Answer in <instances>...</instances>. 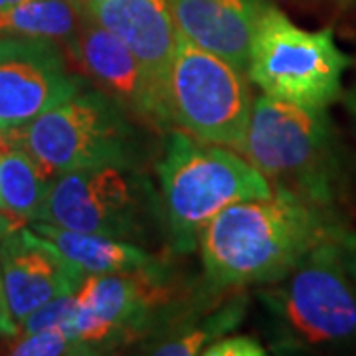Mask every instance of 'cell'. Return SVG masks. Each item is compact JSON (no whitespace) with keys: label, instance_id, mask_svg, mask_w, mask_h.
<instances>
[{"label":"cell","instance_id":"cb8c5ba5","mask_svg":"<svg viewBox=\"0 0 356 356\" xmlns=\"http://www.w3.org/2000/svg\"><path fill=\"white\" fill-rule=\"evenodd\" d=\"M346 269H348L350 277L356 283V242L346 250Z\"/></svg>","mask_w":356,"mask_h":356},{"label":"cell","instance_id":"83f0119b","mask_svg":"<svg viewBox=\"0 0 356 356\" xmlns=\"http://www.w3.org/2000/svg\"><path fill=\"white\" fill-rule=\"evenodd\" d=\"M83 2H86V4H88V2H89V0H83Z\"/></svg>","mask_w":356,"mask_h":356},{"label":"cell","instance_id":"d4e9b609","mask_svg":"<svg viewBox=\"0 0 356 356\" xmlns=\"http://www.w3.org/2000/svg\"><path fill=\"white\" fill-rule=\"evenodd\" d=\"M13 147H10V143H8V139H6V133L0 129V154L6 153V151H10Z\"/></svg>","mask_w":356,"mask_h":356},{"label":"cell","instance_id":"52a82bcc","mask_svg":"<svg viewBox=\"0 0 356 356\" xmlns=\"http://www.w3.org/2000/svg\"><path fill=\"white\" fill-rule=\"evenodd\" d=\"M40 222L145 243L156 226L153 186L133 166H95L54 177Z\"/></svg>","mask_w":356,"mask_h":356},{"label":"cell","instance_id":"9a60e30c","mask_svg":"<svg viewBox=\"0 0 356 356\" xmlns=\"http://www.w3.org/2000/svg\"><path fill=\"white\" fill-rule=\"evenodd\" d=\"M38 236L54 243L86 275L145 273L156 271V259L139 243L117 240L102 234L60 228L48 222H30Z\"/></svg>","mask_w":356,"mask_h":356},{"label":"cell","instance_id":"ffe728a7","mask_svg":"<svg viewBox=\"0 0 356 356\" xmlns=\"http://www.w3.org/2000/svg\"><path fill=\"white\" fill-rule=\"evenodd\" d=\"M72 301H74V293L72 295H64L58 299H51L48 303L38 307L36 311H32L28 317L20 323V331L22 332H38L46 331V329H54V327H62L64 329L65 318L70 315L72 309Z\"/></svg>","mask_w":356,"mask_h":356},{"label":"cell","instance_id":"7c38bea8","mask_svg":"<svg viewBox=\"0 0 356 356\" xmlns=\"http://www.w3.org/2000/svg\"><path fill=\"white\" fill-rule=\"evenodd\" d=\"M156 271L86 275L74 293L64 331L91 348L135 331L156 299Z\"/></svg>","mask_w":356,"mask_h":356},{"label":"cell","instance_id":"9c48e42d","mask_svg":"<svg viewBox=\"0 0 356 356\" xmlns=\"http://www.w3.org/2000/svg\"><path fill=\"white\" fill-rule=\"evenodd\" d=\"M86 81L70 72L60 42L30 36L0 38V129L20 127L70 99Z\"/></svg>","mask_w":356,"mask_h":356},{"label":"cell","instance_id":"484cf974","mask_svg":"<svg viewBox=\"0 0 356 356\" xmlns=\"http://www.w3.org/2000/svg\"><path fill=\"white\" fill-rule=\"evenodd\" d=\"M20 2H26V0H0V10L10 8V6H14V4H20Z\"/></svg>","mask_w":356,"mask_h":356},{"label":"cell","instance_id":"ba28073f","mask_svg":"<svg viewBox=\"0 0 356 356\" xmlns=\"http://www.w3.org/2000/svg\"><path fill=\"white\" fill-rule=\"evenodd\" d=\"M172 127L238 151L254 97L245 72L178 36L168 81Z\"/></svg>","mask_w":356,"mask_h":356},{"label":"cell","instance_id":"f546056e","mask_svg":"<svg viewBox=\"0 0 356 356\" xmlns=\"http://www.w3.org/2000/svg\"><path fill=\"white\" fill-rule=\"evenodd\" d=\"M355 2H356V0H355Z\"/></svg>","mask_w":356,"mask_h":356},{"label":"cell","instance_id":"603a6c76","mask_svg":"<svg viewBox=\"0 0 356 356\" xmlns=\"http://www.w3.org/2000/svg\"><path fill=\"white\" fill-rule=\"evenodd\" d=\"M22 226V222L20 220H16L10 214H6L4 210H0V240L6 236V234H10L13 229L20 228Z\"/></svg>","mask_w":356,"mask_h":356},{"label":"cell","instance_id":"5bb4252c","mask_svg":"<svg viewBox=\"0 0 356 356\" xmlns=\"http://www.w3.org/2000/svg\"><path fill=\"white\" fill-rule=\"evenodd\" d=\"M178 36L245 72L267 0H168Z\"/></svg>","mask_w":356,"mask_h":356},{"label":"cell","instance_id":"ac0fdd59","mask_svg":"<svg viewBox=\"0 0 356 356\" xmlns=\"http://www.w3.org/2000/svg\"><path fill=\"white\" fill-rule=\"evenodd\" d=\"M243 315V305L242 303H236V305H229L226 309H222L220 313H216L210 321L202 323L200 327L191 329L188 332L175 337L170 341L156 344L153 350V355L159 356H194L202 355V350L206 348V344L212 343L214 339H218L222 332L234 329L240 318Z\"/></svg>","mask_w":356,"mask_h":356},{"label":"cell","instance_id":"7402d4cb","mask_svg":"<svg viewBox=\"0 0 356 356\" xmlns=\"http://www.w3.org/2000/svg\"><path fill=\"white\" fill-rule=\"evenodd\" d=\"M18 334H20V327L10 313L4 283H2V273H0V337H18Z\"/></svg>","mask_w":356,"mask_h":356},{"label":"cell","instance_id":"3957f363","mask_svg":"<svg viewBox=\"0 0 356 356\" xmlns=\"http://www.w3.org/2000/svg\"><path fill=\"white\" fill-rule=\"evenodd\" d=\"M238 153L273 186L331 208L339 156L327 109L261 95L254 99Z\"/></svg>","mask_w":356,"mask_h":356},{"label":"cell","instance_id":"4316f807","mask_svg":"<svg viewBox=\"0 0 356 356\" xmlns=\"http://www.w3.org/2000/svg\"><path fill=\"white\" fill-rule=\"evenodd\" d=\"M355 113H356V93H355Z\"/></svg>","mask_w":356,"mask_h":356},{"label":"cell","instance_id":"e0dca14e","mask_svg":"<svg viewBox=\"0 0 356 356\" xmlns=\"http://www.w3.org/2000/svg\"><path fill=\"white\" fill-rule=\"evenodd\" d=\"M83 13L67 0H26L0 10V34L74 44Z\"/></svg>","mask_w":356,"mask_h":356},{"label":"cell","instance_id":"6da1fadb","mask_svg":"<svg viewBox=\"0 0 356 356\" xmlns=\"http://www.w3.org/2000/svg\"><path fill=\"white\" fill-rule=\"evenodd\" d=\"M353 238L331 208L273 186L269 198L243 200L210 220L198 240L204 275L214 289L269 285L317 245Z\"/></svg>","mask_w":356,"mask_h":356},{"label":"cell","instance_id":"f1b7e54d","mask_svg":"<svg viewBox=\"0 0 356 356\" xmlns=\"http://www.w3.org/2000/svg\"><path fill=\"white\" fill-rule=\"evenodd\" d=\"M0 210H2V208H0Z\"/></svg>","mask_w":356,"mask_h":356},{"label":"cell","instance_id":"8fae6325","mask_svg":"<svg viewBox=\"0 0 356 356\" xmlns=\"http://www.w3.org/2000/svg\"><path fill=\"white\" fill-rule=\"evenodd\" d=\"M0 273L14 321H24L51 299L79 289L86 273L34 229H13L0 240Z\"/></svg>","mask_w":356,"mask_h":356},{"label":"cell","instance_id":"44dd1931","mask_svg":"<svg viewBox=\"0 0 356 356\" xmlns=\"http://www.w3.org/2000/svg\"><path fill=\"white\" fill-rule=\"evenodd\" d=\"M206 356H261L266 355V348L257 343L254 337H226L214 339L206 344L202 350Z\"/></svg>","mask_w":356,"mask_h":356},{"label":"cell","instance_id":"30bf717a","mask_svg":"<svg viewBox=\"0 0 356 356\" xmlns=\"http://www.w3.org/2000/svg\"><path fill=\"white\" fill-rule=\"evenodd\" d=\"M70 48L81 70L129 115L151 129H172L168 105L156 95L137 58L109 30L83 14Z\"/></svg>","mask_w":356,"mask_h":356},{"label":"cell","instance_id":"7a4b0ae2","mask_svg":"<svg viewBox=\"0 0 356 356\" xmlns=\"http://www.w3.org/2000/svg\"><path fill=\"white\" fill-rule=\"evenodd\" d=\"M168 242L177 254L198 250L210 220L243 200L269 198L273 184L234 149L170 129L156 165Z\"/></svg>","mask_w":356,"mask_h":356},{"label":"cell","instance_id":"5b68a950","mask_svg":"<svg viewBox=\"0 0 356 356\" xmlns=\"http://www.w3.org/2000/svg\"><path fill=\"white\" fill-rule=\"evenodd\" d=\"M350 65L329 28L307 30L267 2L255 24L248 77L273 99L329 109L343 95V76Z\"/></svg>","mask_w":356,"mask_h":356},{"label":"cell","instance_id":"4fadbf2b","mask_svg":"<svg viewBox=\"0 0 356 356\" xmlns=\"http://www.w3.org/2000/svg\"><path fill=\"white\" fill-rule=\"evenodd\" d=\"M83 14L127 46L156 95L168 105V81L178 44L168 0H89Z\"/></svg>","mask_w":356,"mask_h":356},{"label":"cell","instance_id":"2e32d148","mask_svg":"<svg viewBox=\"0 0 356 356\" xmlns=\"http://www.w3.org/2000/svg\"><path fill=\"white\" fill-rule=\"evenodd\" d=\"M51 178L20 149L0 154V208L20 222L40 220Z\"/></svg>","mask_w":356,"mask_h":356},{"label":"cell","instance_id":"8992f818","mask_svg":"<svg viewBox=\"0 0 356 356\" xmlns=\"http://www.w3.org/2000/svg\"><path fill=\"white\" fill-rule=\"evenodd\" d=\"M356 238L317 245L264 299L297 344L331 346L356 339V293L346 269V250Z\"/></svg>","mask_w":356,"mask_h":356},{"label":"cell","instance_id":"277c9868","mask_svg":"<svg viewBox=\"0 0 356 356\" xmlns=\"http://www.w3.org/2000/svg\"><path fill=\"white\" fill-rule=\"evenodd\" d=\"M4 133L13 149L30 154L50 178L95 166L135 165L133 123L103 89L86 86L70 99Z\"/></svg>","mask_w":356,"mask_h":356},{"label":"cell","instance_id":"d6986e66","mask_svg":"<svg viewBox=\"0 0 356 356\" xmlns=\"http://www.w3.org/2000/svg\"><path fill=\"white\" fill-rule=\"evenodd\" d=\"M88 344L72 339L62 327H54L38 332H22L18 341L8 346V355L14 356H70L95 355Z\"/></svg>","mask_w":356,"mask_h":356}]
</instances>
